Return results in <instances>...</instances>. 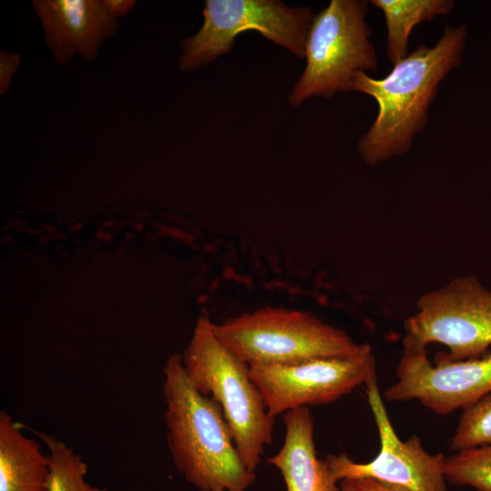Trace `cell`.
Wrapping results in <instances>:
<instances>
[{
	"mask_svg": "<svg viewBox=\"0 0 491 491\" xmlns=\"http://www.w3.org/2000/svg\"><path fill=\"white\" fill-rule=\"evenodd\" d=\"M466 35L465 24L446 25L434 46H417L384 78L375 79L362 71L355 74L352 91L368 95L378 105L376 118L358 142L367 164L376 165L411 149L413 137L428 122L440 83L462 62Z\"/></svg>",
	"mask_w": 491,
	"mask_h": 491,
	"instance_id": "cell-1",
	"label": "cell"
},
{
	"mask_svg": "<svg viewBox=\"0 0 491 491\" xmlns=\"http://www.w3.org/2000/svg\"><path fill=\"white\" fill-rule=\"evenodd\" d=\"M164 374L166 441L178 472L198 491H246L256 474L244 464L221 406L196 390L182 355L167 359Z\"/></svg>",
	"mask_w": 491,
	"mask_h": 491,
	"instance_id": "cell-2",
	"label": "cell"
},
{
	"mask_svg": "<svg viewBox=\"0 0 491 491\" xmlns=\"http://www.w3.org/2000/svg\"><path fill=\"white\" fill-rule=\"evenodd\" d=\"M212 325L206 316L197 320L183 366L196 390L221 406L244 464L255 472L265 446L272 442L276 417L268 413L249 365L217 339Z\"/></svg>",
	"mask_w": 491,
	"mask_h": 491,
	"instance_id": "cell-3",
	"label": "cell"
},
{
	"mask_svg": "<svg viewBox=\"0 0 491 491\" xmlns=\"http://www.w3.org/2000/svg\"><path fill=\"white\" fill-rule=\"evenodd\" d=\"M212 327L217 339L248 365H293L346 356L360 346L314 314L284 307L244 313L213 323Z\"/></svg>",
	"mask_w": 491,
	"mask_h": 491,
	"instance_id": "cell-4",
	"label": "cell"
},
{
	"mask_svg": "<svg viewBox=\"0 0 491 491\" xmlns=\"http://www.w3.org/2000/svg\"><path fill=\"white\" fill-rule=\"evenodd\" d=\"M366 13V1L331 0L314 15L306 48V65L288 96L291 106L297 107L314 96L328 99L338 92L352 91L356 72L377 68Z\"/></svg>",
	"mask_w": 491,
	"mask_h": 491,
	"instance_id": "cell-5",
	"label": "cell"
},
{
	"mask_svg": "<svg viewBox=\"0 0 491 491\" xmlns=\"http://www.w3.org/2000/svg\"><path fill=\"white\" fill-rule=\"evenodd\" d=\"M198 32L180 42L178 68L192 72L229 53L235 37L256 30L298 58H305L314 15L308 6L277 0H206Z\"/></svg>",
	"mask_w": 491,
	"mask_h": 491,
	"instance_id": "cell-6",
	"label": "cell"
},
{
	"mask_svg": "<svg viewBox=\"0 0 491 491\" xmlns=\"http://www.w3.org/2000/svg\"><path fill=\"white\" fill-rule=\"evenodd\" d=\"M405 324L403 347L426 348L438 343L448 361L478 357L491 347V290L475 275L458 276L417 300Z\"/></svg>",
	"mask_w": 491,
	"mask_h": 491,
	"instance_id": "cell-7",
	"label": "cell"
},
{
	"mask_svg": "<svg viewBox=\"0 0 491 491\" xmlns=\"http://www.w3.org/2000/svg\"><path fill=\"white\" fill-rule=\"evenodd\" d=\"M249 371L275 417L297 407L334 402L376 375L375 356L366 343L346 356L293 365L251 364Z\"/></svg>",
	"mask_w": 491,
	"mask_h": 491,
	"instance_id": "cell-8",
	"label": "cell"
},
{
	"mask_svg": "<svg viewBox=\"0 0 491 491\" xmlns=\"http://www.w3.org/2000/svg\"><path fill=\"white\" fill-rule=\"evenodd\" d=\"M365 385L378 430L380 451L368 463L354 462L345 453L327 455L325 461L334 478L336 481L370 478L410 491H447L444 473L446 456L442 453H428L416 435L402 441L389 419L376 375Z\"/></svg>",
	"mask_w": 491,
	"mask_h": 491,
	"instance_id": "cell-9",
	"label": "cell"
},
{
	"mask_svg": "<svg viewBox=\"0 0 491 491\" xmlns=\"http://www.w3.org/2000/svg\"><path fill=\"white\" fill-rule=\"evenodd\" d=\"M396 376L385 392L387 401L416 399L437 415H447L491 393V351L461 361L437 354L434 365L426 348L404 347Z\"/></svg>",
	"mask_w": 491,
	"mask_h": 491,
	"instance_id": "cell-10",
	"label": "cell"
},
{
	"mask_svg": "<svg viewBox=\"0 0 491 491\" xmlns=\"http://www.w3.org/2000/svg\"><path fill=\"white\" fill-rule=\"evenodd\" d=\"M32 5L47 48L63 66L75 55L94 60L120 28L104 0H34Z\"/></svg>",
	"mask_w": 491,
	"mask_h": 491,
	"instance_id": "cell-11",
	"label": "cell"
},
{
	"mask_svg": "<svg viewBox=\"0 0 491 491\" xmlns=\"http://www.w3.org/2000/svg\"><path fill=\"white\" fill-rule=\"evenodd\" d=\"M283 422L284 444L266 462L281 472L286 491H341L325 459L316 456L309 407L286 411Z\"/></svg>",
	"mask_w": 491,
	"mask_h": 491,
	"instance_id": "cell-12",
	"label": "cell"
},
{
	"mask_svg": "<svg viewBox=\"0 0 491 491\" xmlns=\"http://www.w3.org/2000/svg\"><path fill=\"white\" fill-rule=\"evenodd\" d=\"M48 455L22 432L5 411L0 412V491H50Z\"/></svg>",
	"mask_w": 491,
	"mask_h": 491,
	"instance_id": "cell-13",
	"label": "cell"
},
{
	"mask_svg": "<svg viewBox=\"0 0 491 491\" xmlns=\"http://www.w3.org/2000/svg\"><path fill=\"white\" fill-rule=\"evenodd\" d=\"M385 16L387 27V54L395 65L408 55V39L414 26L436 15H447L452 0H372Z\"/></svg>",
	"mask_w": 491,
	"mask_h": 491,
	"instance_id": "cell-14",
	"label": "cell"
},
{
	"mask_svg": "<svg viewBox=\"0 0 491 491\" xmlns=\"http://www.w3.org/2000/svg\"><path fill=\"white\" fill-rule=\"evenodd\" d=\"M36 434L49 451L50 491H108L87 482L86 463L65 443L51 435Z\"/></svg>",
	"mask_w": 491,
	"mask_h": 491,
	"instance_id": "cell-15",
	"label": "cell"
},
{
	"mask_svg": "<svg viewBox=\"0 0 491 491\" xmlns=\"http://www.w3.org/2000/svg\"><path fill=\"white\" fill-rule=\"evenodd\" d=\"M446 482L477 491H491V445L456 451L446 457Z\"/></svg>",
	"mask_w": 491,
	"mask_h": 491,
	"instance_id": "cell-16",
	"label": "cell"
},
{
	"mask_svg": "<svg viewBox=\"0 0 491 491\" xmlns=\"http://www.w3.org/2000/svg\"><path fill=\"white\" fill-rule=\"evenodd\" d=\"M491 445V393L462 409L451 439L454 451Z\"/></svg>",
	"mask_w": 491,
	"mask_h": 491,
	"instance_id": "cell-17",
	"label": "cell"
},
{
	"mask_svg": "<svg viewBox=\"0 0 491 491\" xmlns=\"http://www.w3.org/2000/svg\"><path fill=\"white\" fill-rule=\"evenodd\" d=\"M21 64V56L18 53L0 52V95L7 93L13 76Z\"/></svg>",
	"mask_w": 491,
	"mask_h": 491,
	"instance_id": "cell-18",
	"label": "cell"
},
{
	"mask_svg": "<svg viewBox=\"0 0 491 491\" xmlns=\"http://www.w3.org/2000/svg\"><path fill=\"white\" fill-rule=\"evenodd\" d=\"M108 12L117 20L128 15L135 7L134 0H104Z\"/></svg>",
	"mask_w": 491,
	"mask_h": 491,
	"instance_id": "cell-19",
	"label": "cell"
},
{
	"mask_svg": "<svg viewBox=\"0 0 491 491\" xmlns=\"http://www.w3.org/2000/svg\"><path fill=\"white\" fill-rule=\"evenodd\" d=\"M356 481L361 491H410L403 486L386 484L370 478Z\"/></svg>",
	"mask_w": 491,
	"mask_h": 491,
	"instance_id": "cell-20",
	"label": "cell"
},
{
	"mask_svg": "<svg viewBox=\"0 0 491 491\" xmlns=\"http://www.w3.org/2000/svg\"><path fill=\"white\" fill-rule=\"evenodd\" d=\"M341 491H361L356 480L344 479L341 481Z\"/></svg>",
	"mask_w": 491,
	"mask_h": 491,
	"instance_id": "cell-21",
	"label": "cell"
}]
</instances>
